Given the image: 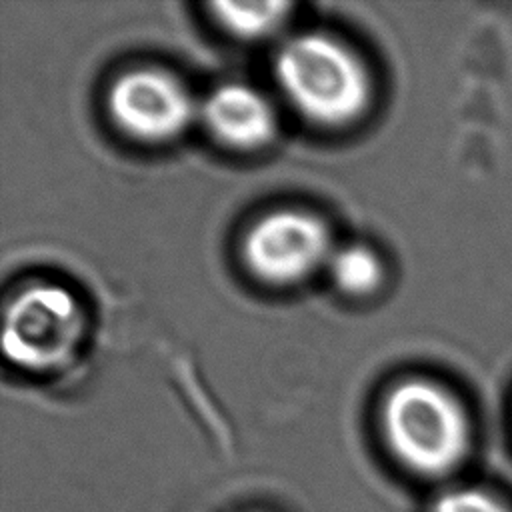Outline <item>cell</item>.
I'll list each match as a JSON object with an SVG mask.
<instances>
[{"label": "cell", "instance_id": "cell-1", "mask_svg": "<svg viewBox=\"0 0 512 512\" xmlns=\"http://www.w3.org/2000/svg\"><path fill=\"white\" fill-rule=\"evenodd\" d=\"M382 434L394 460L422 478L450 474L470 444L462 404L430 380H406L390 390L382 408Z\"/></svg>", "mask_w": 512, "mask_h": 512}, {"label": "cell", "instance_id": "cell-2", "mask_svg": "<svg viewBox=\"0 0 512 512\" xmlns=\"http://www.w3.org/2000/svg\"><path fill=\"white\" fill-rule=\"evenodd\" d=\"M274 74L298 112L318 124H346L370 100L362 62L344 44L318 32L286 40L276 52Z\"/></svg>", "mask_w": 512, "mask_h": 512}, {"label": "cell", "instance_id": "cell-3", "mask_svg": "<svg viewBox=\"0 0 512 512\" xmlns=\"http://www.w3.org/2000/svg\"><path fill=\"white\" fill-rule=\"evenodd\" d=\"M82 332L84 316L74 294L58 284H36L6 306L4 356L26 370H50L70 360Z\"/></svg>", "mask_w": 512, "mask_h": 512}, {"label": "cell", "instance_id": "cell-4", "mask_svg": "<svg viewBox=\"0 0 512 512\" xmlns=\"http://www.w3.org/2000/svg\"><path fill=\"white\" fill-rule=\"evenodd\" d=\"M326 226L304 212L280 210L260 218L244 238L248 268L266 282L286 284L306 278L330 258Z\"/></svg>", "mask_w": 512, "mask_h": 512}, {"label": "cell", "instance_id": "cell-5", "mask_svg": "<svg viewBox=\"0 0 512 512\" xmlns=\"http://www.w3.org/2000/svg\"><path fill=\"white\" fill-rule=\"evenodd\" d=\"M108 108L124 132L148 142L178 136L196 114L184 84L160 70L122 74L110 88Z\"/></svg>", "mask_w": 512, "mask_h": 512}, {"label": "cell", "instance_id": "cell-6", "mask_svg": "<svg viewBox=\"0 0 512 512\" xmlns=\"http://www.w3.org/2000/svg\"><path fill=\"white\" fill-rule=\"evenodd\" d=\"M210 132L234 148H258L274 138L276 114L258 90L244 84H222L202 104Z\"/></svg>", "mask_w": 512, "mask_h": 512}, {"label": "cell", "instance_id": "cell-7", "mask_svg": "<svg viewBox=\"0 0 512 512\" xmlns=\"http://www.w3.org/2000/svg\"><path fill=\"white\" fill-rule=\"evenodd\" d=\"M326 264L332 282L348 294H368L382 280V264L378 256L360 244L334 250Z\"/></svg>", "mask_w": 512, "mask_h": 512}, {"label": "cell", "instance_id": "cell-8", "mask_svg": "<svg viewBox=\"0 0 512 512\" xmlns=\"http://www.w3.org/2000/svg\"><path fill=\"white\" fill-rule=\"evenodd\" d=\"M216 18L230 32L242 38H258L276 30L290 4L286 2H216L212 4Z\"/></svg>", "mask_w": 512, "mask_h": 512}, {"label": "cell", "instance_id": "cell-9", "mask_svg": "<svg viewBox=\"0 0 512 512\" xmlns=\"http://www.w3.org/2000/svg\"><path fill=\"white\" fill-rule=\"evenodd\" d=\"M432 512H508L492 494L478 488H452L442 492Z\"/></svg>", "mask_w": 512, "mask_h": 512}]
</instances>
